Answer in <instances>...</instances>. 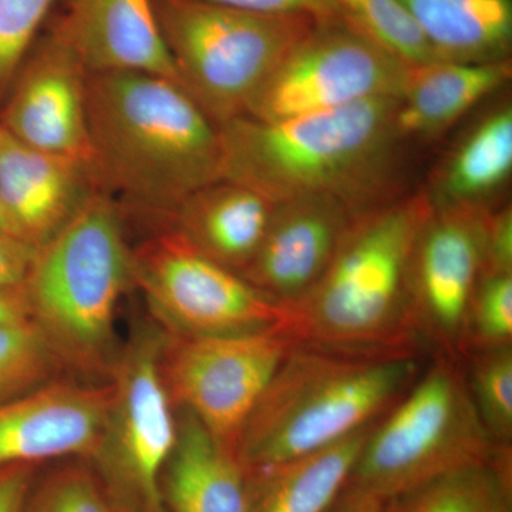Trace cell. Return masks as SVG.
Wrapping results in <instances>:
<instances>
[{
	"label": "cell",
	"instance_id": "cell-25",
	"mask_svg": "<svg viewBox=\"0 0 512 512\" xmlns=\"http://www.w3.org/2000/svg\"><path fill=\"white\" fill-rule=\"evenodd\" d=\"M63 377L70 376L35 320L0 325V403Z\"/></svg>",
	"mask_w": 512,
	"mask_h": 512
},
{
	"label": "cell",
	"instance_id": "cell-17",
	"mask_svg": "<svg viewBox=\"0 0 512 512\" xmlns=\"http://www.w3.org/2000/svg\"><path fill=\"white\" fill-rule=\"evenodd\" d=\"M99 190L89 164L37 150L0 127V201L20 238L39 247Z\"/></svg>",
	"mask_w": 512,
	"mask_h": 512
},
{
	"label": "cell",
	"instance_id": "cell-8",
	"mask_svg": "<svg viewBox=\"0 0 512 512\" xmlns=\"http://www.w3.org/2000/svg\"><path fill=\"white\" fill-rule=\"evenodd\" d=\"M164 339L153 319L138 323L110 375L106 420L89 460L116 512H167L161 480L178 414L161 375Z\"/></svg>",
	"mask_w": 512,
	"mask_h": 512
},
{
	"label": "cell",
	"instance_id": "cell-18",
	"mask_svg": "<svg viewBox=\"0 0 512 512\" xmlns=\"http://www.w3.org/2000/svg\"><path fill=\"white\" fill-rule=\"evenodd\" d=\"M274 208L251 188L217 180L188 195L163 228L174 229L202 255L241 274L258 251Z\"/></svg>",
	"mask_w": 512,
	"mask_h": 512
},
{
	"label": "cell",
	"instance_id": "cell-20",
	"mask_svg": "<svg viewBox=\"0 0 512 512\" xmlns=\"http://www.w3.org/2000/svg\"><path fill=\"white\" fill-rule=\"evenodd\" d=\"M178 437L164 468L167 512H248L247 481L235 451L177 409Z\"/></svg>",
	"mask_w": 512,
	"mask_h": 512
},
{
	"label": "cell",
	"instance_id": "cell-34",
	"mask_svg": "<svg viewBox=\"0 0 512 512\" xmlns=\"http://www.w3.org/2000/svg\"><path fill=\"white\" fill-rule=\"evenodd\" d=\"M35 473L36 466L26 464L0 468V512H22Z\"/></svg>",
	"mask_w": 512,
	"mask_h": 512
},
{
	"label": "cell",
	"instance_id": "cell-6",
	"mask_svg": "<svg viewBox=\"0 0 512 512\" xmlns=\"http://www.w3.org/2000/svg\"><path fill=\"white\" fill-rule=\"evenodd\" d=\"M468 389L463 359L434 353L373 424L349 484L383 501L497 453Z\"/></svg>",
	"mask_w": 512,
	"mask_h": 512
},
{
	"label": "cell",
	"instance_id": "cell-21",
	"mask_svg": "<svg viewBox=\"0 0 512 512\" xmlns=\"http://www.w3.org/2000/svg\"><path fill=\"white\" fill-rule=\"evenodd\" d=\"M375 423L322 450L245 471L248 512H328L348 487Z\"/></svg>",
	"mask_w": 512,
	"mask_h": 512
},
{
	"label": "cell",
	"instance_id": "cell-31",
	"mask_svg": "<svg viewBox=\"0 0 512 512\" xmlns=\"http://www.w3.org/2000/svg\"><path fill=\"white\" fill-rule=\"evenodd\" d=\"M512 274V208L505 205L488 214L484 266L481 275Z\"/></svg>",
	"mask_w": 512,
	"mask_h": 512
},
{
	"label": "cell",
	"instance_id": "cell-11",
	"mask_svg": "<svg viewBox=\"0 0 512 512\" xmlns=\"http://www.w3.org/2000/svg\"><path fill=\"white\" fill-rule=\"evenodd\" d=\"M409 67L343 16L318 22L269 74L245 117L275 123L400 97Z\"/></svg>",
	"mask_w": 512,
	"mask_h": 512
},
{
	"label": "cell",
	"instance_id": "cell-15",
	"mask_svg": "<svg viewBox=\"0 0 512 512\" xmlns=\"http://www.w3.org/2000/svg\"><path fill=\"white\" fill-rule=\"evenodd\" d=\"M111 384L63 377L0 403V468L59 458L89 460L99 443Z\"/></svg>",
	"mask_w": 512,
	"mask_h": 512
},
{
	"label": "cell",
	"instance_id": "cell-1",
	"mask_svg": "<svg viewBox=\"0 0 512 512\" xmlns=\"http://www.w3.org/2000/svg\"><path fill=\"white\" fill-rule=\"evenodd\" d=\"M86 107L100 190L163 227L188 195L220 180L218 127L175 80L87 74Z\"/></svg>",
	"mask_w": 512,
	"mask_h": 512
},
{
	"label": "cell",
	"instance_id": "cell-10",
	"mask_svg": "<svg viewBox=\"0 0 512 512\" xmlns=\"http://www.w3.org/2000/svg\"><path fill=\"white\" fill-rule=\"evenodd\" d=\"M296 345L282 323L234 335L165 333L161 375L174 406L235 451L256 403Z\"/></svg>",
	"mask_w": 512,
	"mask_h": 512
},
{
	"label": "cell",
	"instance_id": "cell-22",
	"mask_svg": "<svg viewBox=\"0 0 512 512\" xmlns=\"http://www.w3.org/2000/svg\"><path fill=\"white\" fill-rule=\"evenodd\" d=\"M440 60L510 59L512 0H399Z\"/></svg>",
	"mask_w": 512,
	"mask_h": 512
},
{
	"label": "cell",
	"instance_id": "cell-7",
	"mask_svg": "<svg viewBox=\"0 0 512 512\" xmlns=\"http://www.w3.org/2000/svg\"><path fill=\"white\" fill-rule=\"evenodd\" d=\"M154 9L178 84L217 127L247 116L269 74L318 23L207 0H154Z\"/></svg>",
	"mask_w": 512,
	"mask_h": 512
},
{
	"label": "cell",
	"instance_id": "cell-30",
	"mask_svg": "<svg viewBox=\"0 0 512 512\" xmlns=\"http://www.w3.org/2000/svg\"><path fill=\"white\" fill-rule=\"evenodd\" d=\"M57 0H0V103Z\"/></svg>",
	"mask_w": 512,
	"mask_h": 512
},
{
	"label": "cell",
	"instance_id": "cell-13",
	"mask_svg": "<svg viewBox=\"0 0 512 512\" xmlns=\"http://www.w3.org/2000/svg\"><path fill=\"white\" fill-rule=\"evenodd\" d=\"M87 73L56 36L39 37L0 103V127L22 143L90 165Z\"/></svg>",
	"mask_w": 512,
	"mask_h": 512
},
{
	"label": "cell",
	"instance_id": "cell-24",
	"mask_svg": "<svg viewBox=\"0 0 512 512\" xmlns=\"http://www.w3.org/2000/svg\"><path fill=\"white\" fill-rule=\"evenodd\" d=\"M380 512H512V446L389 498Z\"/></svg>",
	"mask_w": 512,
	"mask_h": 512
},
{
	"label": "cell",
	"instance_id": "cell-28",
	"mask_svg": "<svg viewBox=\"0 0 512 512\" xmlns=\"http://www.w3.org/2000/svg\"><path fill=\"white\" fill-rule=\"evenodd\" d=\"M22 512H116L94 468L66 464L33 483Z\"/></svg>",
	"mask_w": 512,
	"mask_h": 512
},
{
	"label": "cell",
	"instance_id": "cell-32",
	"mask_svg": "<svg viewBox=\"0 0 512 512\" xmlns=\"http://www.w3.org/2000/svg\"><path fill=\"white\" fill-rule=\"evenodd\" d=\"M207 2L249 10V12L271 13V15H305L318 22L342 18L336 0H207Z\"/></svg>",
	"mask_w": 512,
	"mask_h": 512
},
{
	"label": "cell",
	"instance_id": "cell-5",
	"mask_svg": "<svg viewBox=\"0 0 512 512\" xmlns=\"http://www.w3.org/2000/svg\"><path fill=\"white\" fill-rule=\"evenodd\" d=\"M423 355L366 356L296 345L235 444L244 471L332 446L379 420L426 365Z\"/></svg>",
	"mask_w": 512,
	"mask_h": 512
},
{
	"label": "cell",
	"instance_id": "cell-12",
	"mask_svg": "<svg viewBox=\"0 0 512 512\" xmlns=\"http://www.w3.org/2000/svg\"><path fill=\"white\" fill-rule=\"evenodd\" d=\"M484 205L434 207L414 247L410 312L429 355L461 359L471 299L483 274L488 214Z\"/></svg>",
	"mask_w": 512,
	"mask_h": 512
},
{
	"label": "cell",
	"instance_id": "cell-36",
	"mask_svg": "<svg viewBox=\"0 0 512 512\" xmlns=\"http://www.w3.org/2000/svg\"><path fill=\"white\" fill-rule=\"evenodd\" d=\"M26 319L32 318H30L29 303L23 286L0 291V325Z\"/></svg>",
	"mask_w": 512,
	"mask_h": 512
},
{
	"label": "cell",
	"instance_id": "cell-27",
	"mask_svg": "<svg viewBox=\"0 0 512 512\" xmlns=\"http://www.w3.org/2000/svg\"><path fill=\"white\" fill-rule=\"evenodd\" d=\"M350 25L409 66L440 60L399 0H336Z\"/></svg>",
	"mask_w": 512,
	"mask_h": 512
},
{
	"label": "cell",
	"instance_id": "cell-16",
	"mask_svg": "<svg viewBox=\"0 0 512 512\" xmlns=\"http://www.w3.org/2000/svg\"><path fill=\"white\" fill-rule=\"evenodd\" d=\"M49 32L87 74L140 72L177 82L154 0H67Z\"/></svg>",
	"mask_w": 512,
	"mask_h": 512
},
{
	"label": "cell",
	"instance_id": "cell-14",
	"mask_svg": "<svg viewBox=\"0 0 512 512\" xmlns=\"http://www.w3.org/2000/svg\"><path fill=\"white\" fill-rule=\"evenodd\" d=\"M357 214L326 194L275 204L258 251L239 275L281 305L298 302L325 274Z\"/></svg>",
	"mask_w": 512,
	"mask_h": 512
},
{
	"label": "cell",
	"instance_id": "cell-35",
	"mask_svg": "<svg viewBox=\"0 0 512 512\" xmlns=\"http://www.w3.org/2000/svg\"><path fill=\"white\" fill-rule=\"evenodd\" d=\"M382 507V498L356 485L348 484L328 512H380Z\"/></svg>",
	"mask_w": 512,
	"mask_h": 512
},
{
	"label": "cell",
	"instance_id": "cell-37",
	"mask_svg": "<svg viewBox=\"0 0 512 512\" xmlns=\"http://www.w3.org/2000/svg\"><path fill=\"white\" fill-rule=\"evenodd\" d=\"M0 234L19 237V235L16 234L15 227H13L12 222L9 220L8 214H6L2 201H0Z\"/></svg>",
	"mask_w": 512,
	"mask_h": 512
},
{
	"label": "cell",
	"instance_id": "cell-9",
	"mask_svg": "<svg viewBox=\"0 0 512 512\" xmlns=\"http://www.w3.org/2000/svg\"><path fill=\"white\" fill-rule=\"evenodd\" d=\"M133 279L150 316L168 335L255 332L288 316L286 306L202 255L171 228L158 229L133 249Z\"/></svg>",
	"mask_w": 512,
	"mask_h": 512
},
{
	"label": "cell",
	"instance_id": "cell-23",
	"mask_svg": "<svg viewBox=\"0 0 512 512\" xmlns=\"http://www.w3.org/2000/svg\"><path fill=\"white\" fill-rule=\"evenodd\" d=\"M512 173V109L503 104L471 128L437 171L429 194L434 207L487 205Z\"/></svg>",
	"mask_w": 512,
	"mask_h": 512
},
{
	"label": "cell",
	"instance_id": "cell-33",
	"mask_svg": "<svg viewBox=\"0 0 512 512\" xmlns=\"http://www.w3.org/2000/svg\"><path fill=\"white\" fill-rule=\"evenodd\" d=\"M36 251L26 239L0 234V291L25 285Z\"/></svg>",
	"mask_w": 512,
	"mask_h": 512
},
{
	"label": "cell",
	"instance_id": "cell-2",
	"mask_svg": "<svg viewBox=\"0 0 512 512\" xmlns=\"http://www.w3.org/2000/svg\"><path fill=\"white\" fill-rule=\"evenodd\" d=\"M397 106L399 97H377L275 123L228 121L218 127L220 180L274 204L326 194L362 212L392 201Z\"/></svg>",
	"mask_w": 512,
	"mask_h": 512
},
{
	"label": "cell",
	"instance_id": "cell-29",
	"mask_svg": "<svg viewBox=\"0 0 512 512\" xmlns=\"http://www.w3.org/2000/svg\"><path fill=\"white\" fill-rule=\"evenodd\" d=\"M507 345H512V274L481 275L468 309L463 356Z\"/></svg>",
	"mask_w": 512,
	"mask_h": 512
},
{
	"label": "cell",
	"instance_id": "cell-26",
	"mask_svg": "<svg viewBox=\"0 0 512 512\" xmlns=\"http://www.w3.org/2000/svg\"><path fill=\"white\" fill-rule=\"evenodd\" d=\"M468 389L485 429L498 446H512V345L463 356Z\"/></svg>",
	"mask_w": 512,
	"mask_h": 512
},
{
	"label": "cell",
	"instance_id": "cell-4",
	"mask_svg": "<svg viewBox=\"0 0 512 512\" xmlns=\"http://www.w3.org/2000/svg\"><path fill=\"white\" fill-rule=\"evenodd\" d=\"M134 286L133 249L116 201L96 191L37 247L25 289L30 318L67 376L109 382L120 355L117 312Z\"/></svg>",
	"mask_w": 512,
	"mask_h": 512
},
{
	"label": "cell",
	"instance_id": "cell-19",
	"mask_svg": "<svg viewBox=\"0 0 512 512\" xmlns=\"http://www.w3.org/2000/svg\"><path fill=\"white\" fill-rule=\"evenodd\" d=\"M511 59L487 63L448 60L410 66L396 111L400 140L429 141L511 79Z\"/></svg>",
	"mask_w": 512,
	"mask_h": 512
},
{
	"label": "cell",
	"instance_id": "cell-3",
	"mask_svg": "<svg viewBox=\"0 0 512 512\" xmlns=\"http://www.w3.org/2000/svg\"><path fill=\"white\" fill-rule=\"evenodd\" d=\"M427 191L357 214L318 284L286 306L298 345L352 355L430 356L414 330L409 272L433 214Z\"/></svg>",
	"mask_w": 512,
	"mask_h": 512
}]
</instances>
